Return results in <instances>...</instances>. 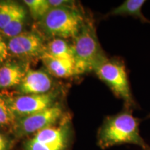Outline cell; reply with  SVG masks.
I'll return each mask as SVG.
<instances>
[{
    "mask_svg": "<svg viewBox=\"0 0 150 150\" xmlns=\"http://www.w3.org/2000/svg\"><path fill=\"white\" fill-rule=\"evenodd\" d=\"M56 97L55 93L50 92L42 95H20L6 99L16 120H18L52 107L55 105Z\"/></svg>",
    "mask_w": 150,
    "mask_h": 150,
    "instance_id": "cell-7",
    "label": "cell"
},
{
    "mask_svg": "<svg viewBox=\"0 0 150 150\" xmlns=\"http://www.w3.org/2000/svg\"><path fill=\"white\" fill-rule=\"evenodd\" d=\"M13 147V140L0 132V150H11Z\"/></svg>",
    "mask_w": 150,
    "mask_h": 150,
    "instance_id": "cell-19",
    "label": "cell"
},
{
    "mask_svg": "<svg viewBox=\"0 0 150 150\" xmlns=\"http://www.w3.org/2000/svg\"><path fill=\"white\" fill-rule=\"evenodd\" d=\"M147 118H150V114H149V115H148V116H147Z\"/></svg>",
    "mask_w": 150,
    "mask_h": 150,
    "instance_id": "cell-21",
    "label": "cell"
},
{
    "mask_svg": "<svg viewBox=\"0 0 150 150\" xmlns=\"http://www.w3.org/2000/svg\"><path fill=\"white\" fill-rule=\"evenodd\" d=\"M20 7L21 6L13 1L0 2V31L8 25Z\"/></svg>",
    "mask_w": 150,
    "mask_h": 150,
    "instance_id": "cell-16",
    "label": "cell"
},
{
    "mask_svg": "<svg viewBox=\"0 0 150 150\" xmlns=\"http://www.w3.org/2000/svg\"><path fill=\"white\" fill-rule=\"evenodd\" d=\"M27 20V11L23 6L20 7L17 13L4 29L0 31L1 34L12 38L22 32L24 24Z\"/></svg>",
    "mask_w": 150,
    "mask_h": 150,
    "instance_id": "cell-14",
    "label": "cell"
},
{
    "mask_svg": "<svg viewBox=\"0 0 150 150\" xmlns=\"http://www.w3.org/2000/svg\"><path fill=\"white\" fill-rule=\"evenodd\" d=\"M8 51L13 55L20 58L31 59L39 57L46 52V46L42 38L34 32H22L9 40Z\"/></svg>",
    "mask_w": 150,
    "mask_h": 150,
    "instance_id": "cell-8",
    "label": "cell"
},
{
    "mask_svg": "<svg viewBox=\"0 0 150 150\" xmlns=\"http://www.w3.org/2000/svg\"><path fill=\"white\" fill-rule=\"evenodd\" d=\"M16 120L6 99L0 97V129H11L12 130Z\"/></svg>",
    "mask_w": 150,
    "mask_h": 150,
    "instance_id": "cell-17",
    "label": "cell"
},
{
    "mask_svg": "<svg viewBox=\"0 0 150 150\" xmlns=\"http://www.w3.org/2000/svg\"><path fill=\"white\" fill-rule=\"evenodd\" d=\"M27 71L18 63H7L0 66V89L18 86Z\"/></svg>",
    "mask_w": 150,
    "mask_h": 150,
    "instance_id": "cell-11",
    "label": "cell"
},
{
    "mask_svg": "<svg viewBox=\"0 0 150 150\" xmlns=\"http://www.w3.org/2000/svg\"><path fill=\"white\" fill-rule=\"evenodd\" d=\"M8 45L4 41L2 37H1V32H0V66L6 60L8 56Z\"/></svg>",
    "mask_w": 150,
    "mask_h": 150,
    "instance_id": "cell-18",
    "label": "cell"
},
{
    "mask_svg": "<svg viewBox=\"0 0 150 150\" xmlns=\"http://www.w3.org/2000/svg\"><path fill=\"white\" fill-rule=\"evenodd\" d=\"M50 74L56 77L67 78L74 75V61L54 57L45 52L40 57Z\"/></svg>",
    "mask_w": 150,
    "mask_h": 150,
    "instance_id": "cell-10",
    "label": "cell"
},
{
    "mask_svg": "<svg viewBox=\"0 0 150 150\" xmlns=\"http://www.w3.org/2000/svg\"><path fill=\"white\" fill-rule=\"evenodd\" d=\"M23 2L35 20H40L52 9L49 0H24Z\"/></svg>",
    "mask_w": 150,
    "mask_h": 150,
    "instance_id": "cell-15",
    "label": "cell"
},
{
    "mask_svg": "<svg viewBox=\"0 0 150 150\" xmlns=\"http://www.w3.org/2000/svg\"><path fill=\"white\" fill-rule=\"evenodd\" d=\"M125 109L104 120L97 134V145L103 149L115 145L130 144L150 150V146L140 132L141 120L134 117L133 108L125 106Z\"/></svg>",
    "mask_w": 150,
    "mask_h": 150,
    "instance_id": "cell-1",
    "label": "cell"
},
{
    "mask_svg": "<svg viewBox=\"0 0 150 150\" xmlns=\"http://www.w3.org/2000/svg\"><path fill=\"white\" fill-rule=\"evenodd\" d=\"M74 74H83L95 70L106 59L97 38L93 22L86 20L80 33L73 38Z\"/></svg>",
    "mask_w": 150,
    "mask_h": 150,
    "instance_id": "cell-2",
    "label": "cell"
},
{
    "mask_svg": "<svg viewBox=\"0 0 150 150\" xmlns=\"http://www.w3.org/2000/svg\"><path fill=\"white\" fill-rule=\"evenodd\" d=\"M63 115V109L59 105L33 115L16 120L12 131L16 138H22L33 135L42 129L54 126Z\"/></svg>",
    "mask_w": 150,
    "mask_h": 150,
    "instance_id": "cell-6",
    "label": "cell"
},
{
    "mask_svg": "<svg viewBox=\"0 0 150 150\" xmlns=\"http://www.w3.org/2000/svg\"><path fill=\"white\" fill-rule=\"evenodd\" d=\"M52 8H60V7H70L73 8L74 1L67 0H49Z\"/></svg>",
    "mask_w": 150,
    "mask_h": 150,
    "instance_id": "cell-20",
    "label": "cell"
},
{
    "mask_svg": "<svg viewBox=\"0 0 150 150\" xmlns=\"http://www.w3.org/2000/svg\"><path fill=\"white\" fill-rule=\"evenodd\" d=\"M46 52L54 57L74 61L72 45L61 38H54L46 47Z\"/></svg>",
    "mask_w": 150,
    "mask_h": 150,
    "instance_id": "cell-13",
    "label": "cell"
},
{
    "mask_svg": "<svg viewBox=\"0 0 150 150\" xmlns=\"http://www.w3.org/2000/svg\"><path fill=\"white\" fill-rule=\"evenodd\" d=\"M69 137V126L64 122L33 134L25 142L23 150H66Z\"/></svg>",
    "mask_w": 150,
    "mask_h": 150,
    "instance_id": "cell-5",
    "label": "cell"
},
{
    "mask_svg": "<svg viewBox=\"0 0 150 150\" xmlns=\"http://www.w3.org/2000/svg\"><path fill=\"white\" fill-rule=\"evenodd\" d=\"M52 80L47 73L42 70H29L18 86L20 95H42L50 93Z\"/></svg>",
    "mask_w": 150,
    "mask_h": 150,
    "instance_id": "cell-9",
    "label": "cell"
},
{
    "mask_svg": "<svg viewBox=\"0 0 150 150\" xmlns=\"http://www.w3.org/2000/svg\"><path fill=\"white\" fill-rule=\"evenodd\" d=\"M78 10L70 7L52 8L39 20L41 29L55 38H74L80 33L86 22Z\"/></svg>",
    "mask_w": 150,
    "mask_h": 150,
    "instance_id": "cell-3",
    "label": "cell"
},
{
    "mask_svg": "<svg viewBox=\"0 0 150 150\" xmlns=\"http://www.w3.org/2000/svg\"><path fill=\"white\" fill-rule=\"evenodd\" d=\"M146 1L145 0H126L110 11L109 16H131L138 19L142 22L150 24V20L142 14L141 9Z\"/></svg>",
    "mask_w": 150,
    "mask_h": 150,
    "instance_id": "cell-12",
    "label": "cell"
},
{
    "mask_svg": "<svg viewBox=\"0 0 150 150\" xmlns=\"http://www.w3.org/2000/svg\"><path fill=\"white\" fill-rule=\"evenodd\" d=\"M94 72L115 95L122 99L125 106L138 107L131 93L125 64L122 60L106 58L95 67Z\"/></svg>",
    "mask_w": 150,
    "mask_h": 150,
    "instance_id": "cell-4",
    "label": "cell"
}]
</instances>
